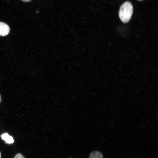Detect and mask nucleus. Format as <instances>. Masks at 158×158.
Segmentation results:
<instances>
[{
  "label": "nucleus",
  "mask_w": 158,
  "mask_h": 158,
  "mask_svg": "<svg viewBox=\"0 0 158 158\" xmlns=\"http://www.w3.org/2000/svg\"><path fill=\"white\" fill-rule=\"evenodd\" d=\"M10 31V28L8 25L0 22V36H4L8 35Z\"/></svg>",
  "instance_id": "nucleus-2"
},
{
  "label": "nucleus",
  "mask_w": 158,
  "mask_h": 158,
  "mask_svg": "<svg viewBox=\"0 0 158 158\" xmlns=\"http://www.w3.org/2000/svg\"><path fill=\"white\" fill-rule=\"evenodd\" d=\"M139 0V1H141V0Z\"/></svg>",
  "instance_id": "nucleus-9"
},
{
  "label": "nucleus",
  "mask_w": 158,
  "mask_h": 158,
  "mask_svg": "<svg viewBox=\"0 0 158 158\" xmlns=\"http://www.w3.org/2000/svg\"><path fill=\"white\" fill-rule=\"evenodd\" d=\"M2 139L4 140L8 144H11L14 141L13 137L9 135L8 133H5L1 135Z\"/></svg>",
  "instance_id": "nucleus-3"
},
{
  "label": "nucleus",
  "mask_w": 158,
  "mask_h": 158,
  "mask_svg": "<svg viewBox=\"0 0 158 158\" xmlns=\"http://www.w3.org/2000/svg\"><path fill=\"white\" fill-rule=\"evenodd\" d=\"M14 158H25L21 154L18 153L17 154Z\"/></svg>",
  "instance_id": "nucleus-5"
},
{
  "label": "nucleus",
  "mask_w": 158,
  "mask_h": 158,
  "mask_svg": "<svg viewBox=\"0 0 158 158\" xmlns=\"http://www.w3.org/2000/svg\"><path fill=\"white\" fill-rule=\"evenodd\" d=\"M1 96L0 95V102H1Z\"/></svg>",
  "instance_id": "nucleus-7"
},
{
  "label": "nucleus",
  "mask_w": 158,
  "mask_h": 158,
  "mask_svg": "<svg viewBox=\"0 0 158 158\" xmlns=\"http://www.w3.org/2000/svg\"><path fill=\"white\" fill-rule=\"evenodd\" d=\"M133 7L129 1L124 3L121 6L119 12V17L123 23H127L130 20L133 13Z\"/></svg>",
  "instance_id": "nucleus-1"
},
{
  "label": "nucleus",
  "mask_w": 158,
  "mask_h": 158,
  "mask_svg": "<svg viewBox=\"0 0 158 158\" xmlns=\"http://www.w3.org/2000/svg\"><path fill=\"white\" fill-rule=\"evenodd\" d=\"M21 0L24 2H29L31 1V0Z\"/></svg>",
  "instance_id": "nucleus-6"
},
{
  "label": "nucleus",
  "mask_w": 158,
  "mask_h": 158,
  "mask_svg": "<svg viewBox=\"0 0 158 158\" xmlns=\"http://www.w3.org/2000/svg\"><path fill=\"white\" fill-rule=\"evenodd\" d=\"M89 158H103L102 154L100 152L94 151L92 152Z\"/></svg>",
  "instance_id": "nucleus-4"
},
{
  "label": "nucleus",
  "mask_w": 158,
  "mask_h": 158,
  "mask_svg": "<svg viewBox=\"0 0 158 158\" xmlns=\"http://www.w3.org/2000/svg\"><path fill=\"white\" fill-rule=\"evenodd\" d=\"M0 158H1V154L0 152Z\"/></svg>",
  "instance_id": "nucleus-8"
}]
</instances>
